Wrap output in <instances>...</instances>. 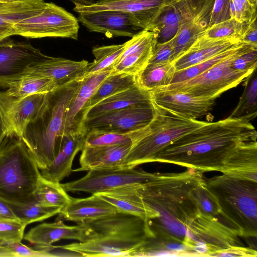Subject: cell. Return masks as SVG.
Segmentation results:
<instances>
[{
  "label": "cell",
  "mask_w": 257,
  "mask_h": 257,
  "mask_svg": "<svg viewBox=\"0 0 257 257\" xmlns=\"http://www.w3.org/2000/svg\"><path fill=\"white\" fill-rule=\"evenodd\" d=\"M112 66L83 77L71 99L66 114L64 136H85L84 107L97 88L112 72Z\"/></svg>",
  "instance_id": "ac0fdd59"
},
{
  "label": "cell",
  "mask_w": 257,
  "mask_h": 257,
  "mask_svg": "<svg viewBox=\"0 0 257 257\" xmlns=\"http://www.w3.org/2000/svg\"><path fill=\"white\" fill-rule=\"evenodd\" d=\"M40 174L21 139L6 136L0 143V198L10 203L35 201Z\"/></svg>",
  "instance_id": "5b68a950"
},
{
  "label": "cell",
  "mask_w": 257,
  "mask_h": 257,
  "mask_svg": "<svg viewBox=\"0 0 257 257\" xmlns=\"http://www.w3.org/2000/svg\"><path fill=\"white\" fill-rule=\"evenodd\" d=\"M5 135L4 133H3L1 126H0V143L2 142V141L4 140V139L5 137Z\"/></svg>",
  "instance_id": "db71d44e"
},
{
  "label": "cell",
  "mask_w": 257,
  "mask_h": 257,
  "mask_svg": "<svg viewBox=\"0 0 257 257\" xmlns=\"http://www.w3.org/2000/svg\"><path fill=\"white\" fill-rule=\"evenodd\" d=\"M85 223L90 230L86 240L62 245L82 256L131 257L155 236L148 221L120 212Z\"/></svg>",
  "instance_id": "7a4b0ae2"
},
{
  "label": "cell",
  "mask_w": 257,
  "mask_h": 257,
  "mask_svg": "<svg viewBox=\"0 0 257 257\" xmlns=\"http://www.w3.org/2000/svg\"><path fill=\"white\" fill-rule=\"evenodd\" d=\"M190 195L202 212L214 216L221 214L217 200L208 189L203 177L192 188Z\"/></svg>",
  "instance_id": "74e56055"
},
{
  "label": "cell",
  "mask_w": 257,
  "mask_h": 257,
  "mask_svg": "<svg viewBox=\"0 0 257 257\" xmlns=\"http://www.w3.org/2000/svg\"><path fill=\"white\" fill-rule=\"evenodd\" d=\"M26 227L19 220L0 219V243L21 242Z\"/></svg>",
  "instance_id": "60d3db41"
},
{
  "label": "cell",
  "mask_w": 257,
  "mask_h": 257,
  "mask_svg": "<svg viewBox=\"0 0 257 257\" xmlns=\"http://www.w3.org/2000/svg\"><path fill=\"white\" fill-rule=\"evenodd\" d=\"M34 197L35 201L42 206L60 209L65 207L71 198L60 182L49 180L41 174L36 185Z\"/></svg>",
  "instance_id": "d6a6232c"
},
{
  "label": "cell",
  "mask_w": 257,
  "mask_h": 257,
  "mask_svg": "<svg viewBox=\"0 0 257 257\" xmlns=\"http://www.w3.org/2000/svg\"><path fill=\"white\" fill-rule=\"evenodd\" d=\"M88 64V62L85 60L78 61L47 56L30 67L27 72L49 78L60 86L83 78Z\"/></svg>",
  "instance_id": "7402d4cb"
},
{
  "label": "cell",
  "mask_w": 257,
  "mask_h": 257,
  "mask_svg": "<svg viewBox=\"0 0 257 257\" xmlns=\"http://www.w3.org/2000/svg\"><path fill=\"white\" fill-rule=\"evenodd\" d=\"M45 94L18 98L0 91V126L5 136L22 138L43 104Z\"/></svg>",
  "instance_id": "7c38bea8"
},
{
  "label": "cell",
  "mask_w": 257,
  "mask_h": 257,
  "mask_svg": "<svg viewBox=\"0 0 257 257\" xmlns=\"http://www.w3.org/2000/svg\"><path fill=\"white\" fill-rule=\"evenodd\" d=\"M5 40L0 42V86L7 88L47 55L30 43Z\"/></svg>",
  "instance_id": "4fadbf2b"
},
{
  "label": "cell",
  "mask_w": 257,
  "mask_h": 257,
  "mask_svg": "<svg viewBox=\"0 0 257 257\" xmlns=\"http://www.w3.org/2000/svg\"><path fill=\"white\" fill-rule=\"evenodd\" d=\"M245 88L238 104L229 116L248 121L257 115V70L245 79Z\"/></svg>",
  "instance_id": "836d02e7"
},
{
  "label": "cell",
  "mask_w": 257,
  "mask_h": 257,
  "mask_svg": "<svg viewBox=\"0 0 257 257\" xmlns=\"http://www.w3.org/2000/svg\"><path fill=\"white\" fill-rule=\"evenodd\" d=\"M83 136H63L58 146L56 158L46 168L41 170L46 179L60 182L72 172L73 160L83 147Z\"/></svg>",
  "instance_id": "d4e9b609"
},
{
  "label": "cell",
  "mask_w": 257,
  "mask_h": 257,
  "mask_svg": "<svg viewBox=\"0 0 257 257\" xmlns=\"http://www.w3.org/2000/svg\"><path fill=\"white\" fill-rule=\"evenodd\" d=\"M89 235L90 230L86 223L70 226L59 219L52 223L44 222L35 226L24 234L23 239L36 246H50L61 239L84 242Z\"/></svg>",
  "instance_id": "d6986e66"
},
{
  "label": "cell",
  "mask_w": 257,
  "mask_h": 257,
  "mask_svg": "<svg viewBox=\"0 0 257 257\" xmlns=\"http://www.w3.org/2000/svg\"><path fill=\"white\" fill-rule=\"evenodd\" d=\"M77 18L53 3H46L39 14L23 20L13 27L16 35L28 38H64L77 40Z\"/></svg>",
  "instance_id": "9c48e42d"
},
{
  "label": "cell",
  "mask_w": 257,
  "mask_h": 257,
  "mask_svg": "<svg viewBox=\"0 0 257 257\" xmlns=\"http://www.w3.org/2000/svg\"><path fill=\"white\" fill-rule=\"evenodd\" d=\"M215 196L221 214L243 237L257 235V182L223 174L205 178Z\"/></svg>",
  "instance_id": "277c9868"
},
{
  "label": "cell",
  "mask_w": 257,
  "mask_h": 257,
  "mask_svg": "<svg viewBox=\"0 0 257 257\" xmlns=\"http://www.w3.org/2000/svg\"><path fill=\"white\" fill-rule=\"evenodd\" d=\"M152 102L150 93L137 84L124 91L108 97L91 107L85 119L141 103Z\"/></svg>",
  "instance_id": "4316f807"
},
{
  "label": "cell",
  "mask_w": 257,
  "mask_h": 257,
  "mask_svg": "<svg viewBox=\"0 0 257 257\" xmlns=\"http://www.w3.org/2000/svg\"><path fill=\"white\" fill-rule=\"evenodd\" d=\"M247 24H241L235 19L230 18L207 28L204 35L211 39L238 38L241 40Z\"/></svg>",
  "instance_id": "ab89813d"
},
{
  "label": "cell",
  "mask_w": 257,
  "mask_h": 257,
  "mask_svg": "<svg viewBox=\"0 0 257 257\" xmlns=\"http://www.w3.org/2000/svg\"><path fill=\"white\" fill-rule=\"evenodd\" d=\"M16 255L17 257H48L42 250L29 247L21 242L3 243Z\"/></svg>",
  "instance_id": "bcb514c9"
},
{
  "label": "cell",
  "mask_w": 257,
  "mask_h": 257,
  "mask_svg": "<svg viewBox=\"0 0 257 257\" xmlns=\"http://www.w3.org/2000/svg\"><path fill=\"white\" fill-rule=\"evenodd\" d=\"M158 173H149L135 168H115L92 170L83 177L61 184L67 192H84L95 194L128 187L147 185Z\"/></svg>",
  "instance_id": "ba28073f"
},
{
  "label": "cell",
  "mask_w": 257,
  "mask_h": 257,
  "mask_svg": "<svg viewBox=\"0 0 257 257\" xmlns=\"http://www.w3.org/2000/svg\"><path fill=\"white\" fill-rule=\"evenodd\" d=\"M241 41L257 47L256 17L246 25L241 37Z\"/></svg>",
  "instance_id": "c3c4849f"
},
{
  "label": "cell",
  "mask_w": 257,
  "mask_h": 257,
  "mask_svg": "<svg viewBox=\"0 0 257 257\" xmlns=\"http://www.w3.org/2000/svg\"><path fill=\"white\" fill-rule=\"evenodd\" d=\"M230 18V0H215L207 28Z\"/></svg>",
  "instance_id": "ee69618b"
},
{
  "label": "cell",
  "mask_w": 257,
  "mask_h": 257,
  "mask_svg": "<svg viewBox=\"0 0 257 257\" xmlns=\"http://www.w3.org/2000/svg\"><path fill=\"white\" fill-rule=\"evenodd\" d=\"M45 4L44 0L0 3V27H13L20 21L39 14Z\"/></svg>",
  "instance_id": "f546056e"
},
{
  "label": "cell",
  "mask_w": 257,
  "mask_h": 257,
  "mask_svg": "<svg viewBox=\"0 0 257 257\" xmlns=\"http://www.w3.org/2000/svg\"><path fill=\"white\" fill-rule=\"evenodd\" d=\"M132 143L109 146H83L79 159L80 167L72 172L123 168Z\"/></svg>",
  "instance_id": "ffe728a7"
},
{
  "label": "cell",
  "mask_w": 257,
  "mask_h": 257,
  "mask_svg": "<svg viewBox=\"0 0 257 257\" xmlns=\"http://www.w3.org/2000/svg\"><path fill=\"white\" fill-rule=\"evenodd\" d=\"M126 44L125 42L121 44L94 47L92 53L95 59L92 63H88L83 77L112 66L122 54Z\"/></svg>",
  "instance_id": "e575fe53"
},
{
  "label": "cell",
  "mask_w": 257,
  "mask_h": 257,
  "mask_svg": "<svg viewBox=\"0 0 257 257\" xmlns=\"http://www.w3.org/2000/svg\"><path fill=\"white\" fill-rule=\"evenodd\" d=\"M156 114L152 102L137 104L86 118L83 130L85 135L90 130L128 135L149 125Z\"/></svg>",
  "instance_id": "30bf717a"
},
{
  "label": "cell",
  "mask_w": 257,
  "mask_h": 257,
  "mask_svg": "<svg viewBox=\"0 0 257 257\" xmlns=\"http://www.w3.org/2000/svg\"><path fill=\"white\" fill-rule=\"evenodd\" d=\"M256 49L257 47L243 42L226 58L199 75L156 89L178 91L194 96L215 99L224 92L237 86L253 71H236L230 65L237 57Z\"/></svg>",
  "instance_id": "52a82bcc"
},
{
  "label": "cell",
  "mask_w": 257,
  "mask_h": 257,
  "mask_svg": "<svg viewBox=\"0 0 257 257\" xmlns=\"http://www.w3.org/2000/svg\"><path fill=\"white\" fill-rule=\"evenodd\" d=\"M256 250L241 246L230 247L223 251L214 253V256H256Z\"/></svg>",
  "instance_id": "7dc6e473"
},
{
  "label": "cell",
  "mask_w": 257,
  "mask_h": 257,
  "mask_svg": "<svg viewBox=\"0 0 257 257\" xmlns=\"http://www.w3.org/2000/svg\"><path fill=\"white\" fill-rule=\"evenodd\" d=\"M174 61V50L170 40L156 44L148 64H167Z\"/></svg>",
  "instance_id": "7bdbcfd3"
},
{
  "label": "cell",
  "mask_w": 257,
  "mask_h": 257,
  "mask_svg": "<svg viewBox=\"0 0 257 257\" xmlns=\"http://www.w3.org/2000/svg\"><path fill=\"white\" fill-rule=\"evenodd\" d=\"M78 21L89 31L108 37H133L146 30L132 14L117 11H101L78 14Z\"/></svg>",
  "instance_id": "9a60e30c"
},
{
  "label": "cell",
  "mask_w": 257,
  "mask_h": 257,
  "mask_svg": "<svg viewBox=\"0 0 257 257\" xmlns=\"http://www.w3.org/2000/svg\"><path fill=\"white\" fill-rule=\"evenodd\" d=\"M83 79H77L46 93L21 138L40 170L50 166L56 158L70 102Z\"/></svg>",
  "instance_id": "3957f363"
},
{
  "label": "cell",
  "mask_w": 257,
  "mask_h": 257,
  "mask_svg": "<svg viewBox=\"0 0 257 257\" xmlns=\"http://www.w3.org/2000/svg\"><path fill=\"white\" fill-rule=\"evenodd\" d=\"M23 0H0L1 3H13L16 2L21 1Z\"/></svg>",
  "instance_id": "f5cc1de1"
},
{
  "label": "cell",
  "mask_w": 257,
  "mask_h": 257,
  "mask_svg": "<svg viewBox=\"0 0 257 257\" xmlns=\"http://www.w3.org/2000/svg\"><path fill=\"white\" fill-rule=\"evenodd\" d=\"M152 103L189 119L199 118L213 108L214 99L194 96L182 92L153 89L149 91Z\"/></svg>",
  "instance_id": "2e32d148"
},
{
  "label": "cell",
  "mask_w": 257,
  "mask_h": 257,
  "mask_svg": "<svg viewBox=\"0 0 257 257\" xmlns=\"http://www.w3.org/2000/svg\"><path fill=\"white\" fill-rule=\"evenodd\" d=\"M243 43V42H241L203 62L184 69L176 71L171 83L187 80L199 75L226 58L234 52Z\"/></svg>",
  "instance_id": "8d00e7d4"
},
{
  "label": "cell",
  "mask_w": 257,
  "mask_h": 257,
  "mask_svg": "<svg viewBox=\"0 0 257 257\" xmlns=\"http://www.w3.org/2000/svg\"><path fill=\"white\" fill-rule=\"evenodd\" d=\"M0 257H17L10 248L0 243Z\"/></svg>",
  "instance_id": "816d5d0a"
},
{
  "label": "cell",
  "mask_w": 257,
  "mask_h": 257,
  "mask_svg": "<svg viewBox=\"0 0 257 257\" xmlns=\"http://www.w3.org/2000/svg\"><path fill=\"white\" fill-rule=\"evenodd\" d=\"M154 105L157 114L152 130L133 145L125 157L123 168H135L142 164L154 162L156 156L169 144L206 122L187 118Z\"/></svg>",
  "instance_id": "8992f818"
},
{
  "label": "cell",
  "mask_w": 257,
  "mask_h": 257,
  "mask_svg": "<svg viewBox=\"0 0 257 257\" xmlns=\"http://www.w3.org/2000/svg\"><path fill=\"white\" fill-rule=\"evenodd\" d=\"M250 121L228 117L204 124L175 140L155 157L154 162L171 163L201 171H220L239 146L256 142Z\"/></svg>",
  "instance_id": "6da1fadb"
},
{
  "label": "cell",
  "mask_w": 257,
  "mask_h": 257,
  "mask_svg": "<svg viewBox=\"0 0 257 257\" xmlns=\"http://www.w3.org/2000/svg\"><path fill=\"white\" fill-rule=\"evenodd\" d=\"M241 42V39L238 38L211 39L203 33L173 62L176 71L203 62Z\"/></svg>",
  "instance_id": "603a6c76"
},
{
  "label": "cell",
  "mask_w": 257,
  "mask_h": 257,
  "mask_svg": "<svg viewBox=\"0 0 257 257\" xmlns=\"http://www.w3.org/2000/svg\"><path fill=\"white\" fill-rule=\"evenodd\" d=\"M157 35L144 30L126 42V46L111 73L137 75L148 65L157 43Z\"/></svg>",
  "instance_id": "e0dca14e"
},
{
  "label": "cell",
  "mask_w": 257,
  "mask_h": 257,
  "mask_svg": "<svg viewBox=\"0 0 257 257\" xmlns=\"http://www.w3.org/2000/svg\"><path fill=\"white\" fill-rule=\"evenodd\" d=\"M220 172L238 179L257 182V142L238 147L228 157Z\"/></svg>",
  "instance_id": "484cf974"
},
{
  "label": "cell",
  "mask_w": 257,
  "mask_h": 257,
  "mask_svg": "<svg viewBox=\"0 0 257 257\" xmlns=\"http://www.w3.org/2000/svg\"><path fill=\"white\" fill-rule=\"evenodd\" d=\"M8 203L18 219L26 226L58 214L61 210L57 208L45 207L35 201L26 204Z\"/></svg>",
  "instance_id": "d590c367"
},
{
  "label": "cell",
  "mask_w": 257,
  "mask_h": 257,
  "mask_svg": "<svg viewBox=\"0 0 257 257\" xmlns=\"http://www.w3.org/2000/svg\"><path fill=\"white\" fill-rule=\"evenodd\" d=\"M176 69L174 63L148 64L136 75L137 84L142 89L150 91L170 84Z\"/></svg>",
  "instance_id": "1f68e13d"
},
{
  "label": "cell",
  "mask_w": 257,
  "mask_h": 257,
  "mask_svg": "<svg viewBox=\"0 0 257 257\" xmlns=\"http://www.w3.org/2000/svg\"><path fill=\"white\" fill-rule=\"evenodd\" d=\"M256 6L248 0H230L231 18L242 24H247L256 17Z\"/></svg>",
  "instance_id": "b9f144b4"
},
{
  "label": "cell",
  "mask_w": 257,
  "mask_h": 257,
  "mask_svg": "<svg viewBox=\"0 0 257 257\" xmlns=\"http://www.w3.org/2000/svg\"><path fill=\"white\" fill-rule=\"evenodd\" d=\"M252 5L256 6L257 5V0H248Z\"/></svg>",
  "instance_id": "11a10c76"
},
{
  "label": "cell",
  "mask_w": 257,
  "mask_h": 257,
  "mask_svg": "<svg viewBox=\"0 0 257 257\" xmlns=\"http://www.w3.org/2000/svg\"><path fill=\"white\" fill-rule=\"evenodd\" d=\"M257 67V49L246 52L236 58L230 67L238 71H252Z\"/></svg>",
  "instance_id": "f6af8a7d"
},
{
  "label": "cell",
  "mask_w": 257,
  "mask_h": 257,
  "mask_svg": "<svg viewBox=\"0 0 257 257\" xmlns=\"http://www.w3.org/2000/svg\"><path fill=\"white\" fill-rule=\"evenodd\" d=\"M127 143L133 144L132 138L128 135L90 130L85 134L83 146H109Z\"/></svg>",
  "instance_id": "f35d334b"
},
{
  "label": "cell",
  "mask_w": 257,
  "mask_h": 257,
  "mask_svg": "<svg viewBox=\"0 0 257 257\" xmlns=\"http://www.w3.org/2000/svg\"><path fill=\"white\" fill-rule=\"evenodd\" d=\"M137 84L136 76L126 73H110L100 84L84 107L85 115L94 105L112 95L127 89Z\"/></svg>",
  "instance_id": "4dcf8cb0"
},
{
  "label": "cell",
  "mask_w": 257,
  "mask_h": 257,
  "mask_svg": "<svg viewBox=\"0 0 257 257\" xmlns=\"http://www.w3.org/2000/svg\"><path fill=\"white\" fill-rule=\"evenodd\" d=\"M215 0H166L161 13L150 31L157 42L170 40L183 24L212 9Z\"/></svg>",
  "instance_id": "8fae6325"
},
{
  "label": "cell",
  "mask_w": 257,
  "mask_h": 257,
  "mask_svg": "<svg viewBox=\"0 0 257 257\" xmlns=\"http://www.w3.org/2000/svg\"><path fill=\"white\" fill-rule=\"evenodd\" d=\"M0 219L19 220L14 214L9 204L1 198Z\"/></svg>",
  "instance_id": "681fc988"
},
{
  "label": "cell",
  "mask_w": 257,
  "mask_h": 257,
  "mask_svg": "<svg viewBox=\"0 0 257 257\" xmlns=\"http://www.w3.org/2000/svg\"><path fill=\"white\" fill-rule=\"evenodd\" d=\"M140 187L125 188L95 194L112 204L118 212L134 215L147 221L157 218L158 214L143 200L138 190Z\"/></svg>",
  "instance_id": "cb8c5ba5"
},
{
  "label": "cell",
  "mask_w": 257,
  "mask_h": 257,
  "mask_svg": "<svg viewBox=\"0 0 257 257\" xmlns=\"http://www.w3.org/2000/svg\"><path fill=\"white\" fill-rule=\"evenodd\" d=\"M77 13L117 11L133 14L146 30H151L162 12L166 0H69Z\"/></svg>",
  "instance_id": "5bb4252c"
},
{
  "label": "cell",
  "mask_w": 257,
  "mask_h": 257,
  "mask_svg": "<svg viewBox=\"0 0 257 257\" xmlns=\"http://www.w3.org/2000/svg\"><path fill=\"white\" fill-rule=\"evenodd\" d=\"M52 79L32 72H27L11 83L5 91L10 96L22 98L36 94H46L57 87Z\"/></svg>",
  "instance_id": "f1b7e54d"
},
{
  "label": "cell",
  "mask_w": 257,
  "mask_h": 257,
  "mask_svg": "<svg viewBox=\"0 0 257 257\" xmlns=\"http://www.w3.org/2000/svg\"><path fill=\"white\" fill-rule=\"evenodd\" d=\"M110 203L96 194L84 198L71 197L58 214L60 219L86 223L105 218L117 212Z\"/></svg>",
  "instance_id": "44dd1931"
},
{
  "label": "cell",
  "mask_w": 257,
  "mask_h": 257,
  "mask_svg": "<svg viewBox=\"0 0 257 257\" xmlns=\"http://www.w3.org/2000/svg\"><path fill=\"white\" fill-rule=\"evenodd\" d=\"M211 11L208 10L182 25L170 40L174 50V62L204 33L208 26Z\"/></svg>",
  "instance_id": "83f0119b"
},
{
  "label": "cell",
  "mask_w": 257,
  "mask_h": 257,
  "mask_svg": "<svg viewBox=\"0 0 257 257\" xmlns=\"http://www.w3.org/2000/svg\"><path fill=\"white\" fill-rule=\"evenodd\" d=\"M14 35L16 33L13 27H0V42Z\"/></svg>",
  "instance_id": "f907efd6"
}]
</instances>
